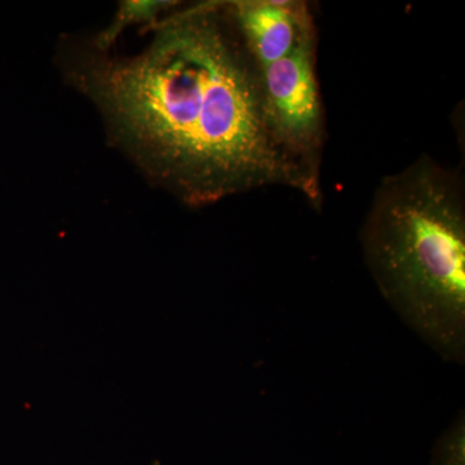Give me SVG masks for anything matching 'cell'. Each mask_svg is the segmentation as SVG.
Returning a JSON list of instances; mask_svg holds the SVG:
<instances>
[{
    "label": "cell",
    "instance_id": "obj_2",
    "mask_svg": "<svg viewBox=\"0 0 465 465\" xmlns=\"http://www.w3.org/2000/svg\"><path fill=\"white\" fill-rule=\"evenodd\" d=\"M363 259L391 308L442 360L465 361V188L428 154L384 177L361 229Z\"/></svg>",
    "mask_w": 465,
    "mask_h": 465
},
{
    "label": "cell",
    "instance_id": "obj_5",
    "mask_svg": "<svg viewBox=\"0 0 465 465\" xmlns=\"http://www.w3.org/2000/svg\"><path fill=\"white\" fill-rule=\"evenodd\" d=\"M179 2L171 0H124L119 3L114 17L106 29L94 39V50L108 52L116 39L128 27L145 26L152 30L167 16L168 12L179 7Z\"/></svg>",
    "mask_w": 465,
    "mask_h": 465
},
{
    "label": "cell",
    "instance_id": "obj_3",
    "mask_svg": "<svg viewBox=\"0 0 465 465\" xmlns=\"http://www.w3.org/2000/svg\"><path fill=\"white\" fill-rule=\"evenodd\" d=\"M317 29L286 57L258 67L266 121L291 158L321 180L326 115L317 74Z\"/></svg>",
    "mask_w": 465,
    "mask_h": 465
},
{
    "label": "cell",
    "instance_id": "obj_1",
    "mask_svg": "<svg viewBox=\"0 0 465 465\" xmlns=\"http://www.w3.org/2000/svg\"><path fill=\"white\" fill-rule=\"evenodd\" d=\"M152 30L134 56L96 51L70 69L109 139L186 206L281 186L321 210V180L284 152L269 127L258 66L225 2L173 12Z\"/></svg>",
    "mask_w": 465,
    "mask_h": 465
},
{
    "label": "cell",
    "instance_id": "obj_6",
    "mask_svg": "<svg viewBox=\"0 0 465 465\" xmlns=\"http://www.w3.org/2000/svg\"><path fill=\"white\" fill-rule=\"evenodd\" d=\"M465 418L464 411L459 412L433 448V465H464Z\"/></svg>",
    "mask_w": 465,
    "mask_h": 465
},
{
    "label": "cell",
    "instance_id": "obj_4",
    "mask_svg": "<svg viewBox=\"0 0 465 465\" xmlns=\"http://www.w3.org/2000/svg\"><path fill=\"white\" fill-rule=\"evenodd\" d=\"M225 7L258 67L286 57L317 29L311 8L300 0H232Z\"/></svg>",
    "mask_w": 465,
    "mask_h": 465
}]
</instances>
